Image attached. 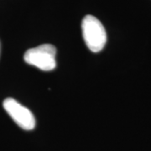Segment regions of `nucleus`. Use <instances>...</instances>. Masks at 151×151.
Instances as JSON below:
<instances>
[{
    "mask_svg": "<svg viewBox=\"0 0 151 151\" xmlns=\"http://www.w3.org/2000/svg\"><path fill=\"white\" fill-rule=\"evenodd\" d=\"M4 108L15 124L24 130H32L35 127V119L32 112L14 98H6L3 103Z\"/></svg>",
    "mask_w": 151,
    "mask_h": 151,
    "instance_id": "3",
    "label": "nucleus"
},
{
    "mask_svg": "<svg viewBox=\"0 0 151 151\" xmlns=\"http://www.w3.org/2000/svg\"><path fill=\"white\" fill-rule=\"evenodd\" d=\"M81 29L84 41L91 51L97 53L104 48L107 42V33L96 17L86 15L81 23Z\"/></svg>",
    "mask_w": 151,
    "mask_h": 151,
    "instance_id": "1",
    "label": "nucleus"
},
{
    "mask_svg": "<svg viewBox=\"0 0 151 151\" xmlns=\"http://www.w3.org/2000/svg\"><path fill=\"white\" fill-rule=\"evenodd\" d=\"M56 49L50 44H45L29 49L25 52L24 59L29 65L45 71L54 70L56 66Z\"/></svg>",
    "mask_w": 151,
    "mask_h": 151,
    "instance_id": "2",
    "label": "nucleus"
}]
</instances>
